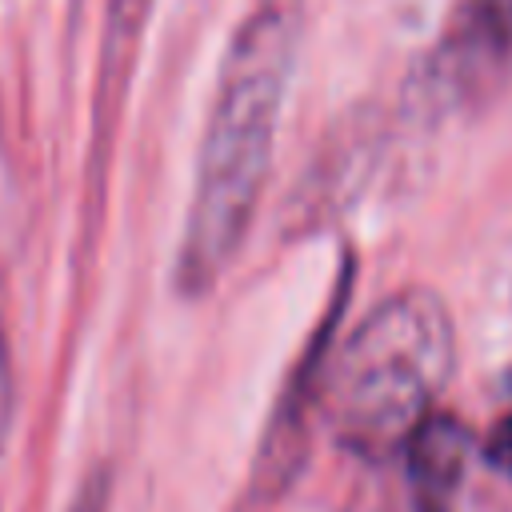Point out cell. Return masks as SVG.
<instances>
[{
	"instance_id": "cell-1",
	"label": "cell",
	"mask_w": 512,
	"mask_h": 512,
	"mask_svg": "<svg viewBox=\"0 0 512 512\" xmlns=\"http://www.w3.org/2000/svg\"><path fill=\"white\" fill-rule=\"evenodd\" d=\"M300 16L304 0H256L232 36L176 256V288L184 296H204L224 276L248 236L272 168V144L296 60Z\"/></svg>"
},
{
	"instance_id": "cell-2",
	"label": "cell",
	"mask_w": 512,
	"mask_h": 512,
	"mask_svg": "<svg viewBox=\"0 0 512 512\" xmlns=\"http://www.w3.org/2000/svg\"><path fill=\"white\" fill-rule=\"evenodd\" d=\"M452 364L456 336L444 300L428 288H404L328 356L316 396L340 444L380 460L432 412Z\"/></svg>"
},
{
	"instance_id": "cell-3",
	"label": "cell",
	"mask_w": 512,
	"mask_h": 512,
	"mask_svg": "<svg viewBox=\"0 0 512 512\" xmlns=\"http://www.w3.org/2000/svg\"><path fill=\"white\" fill-rule=\"evenodd\" d=\"M408 492L416 512H456L476 456L472 428L452 412H428L404 440Z\"/></svg>"
},
{
	"instance_id": "cell-4",
	"label": "cell",
	"mask_w": 512,
	"mask_h": 512,
	"mask_svg": "<svg viewBox=\"0 0 512 512\" xmlns=\"http://www.w3.org/2000/svg\"><path fill=\"white\" fill-rule=\"evenodd\" d=\"M484 460H488L500 476L512 480V416H504V420L492 424V432H488V440H484Z\"/></svg>"
},
{
	"instance_id": "cell-5",
	"label": "cell",
	"mask_w": 512,
	"mask_h": 512,
	"mask_svg": "<svg viewBox=\"0 0 512 512\" xmlns=\"http://www.w3.org/2000/svg\"><path fill=\"white\" fill-rule=\"evenodd\" d=\"M104 504H108V480H104V476H92V480L84 484V492L76 496L72 512H104Z\"/></svg>"
},
{
	"instance_id": "cell-6",
	"label": "cell",
	"mask_w": 512,
	"mask_h": 512,
	"mask_svg": "<svg viewBox=\"0 0 512 512\" xmlns=\"http://www.w3.org/2000/svg\"><path fill=\"white\" fill-rule=\"evenodd\" d=\"M344 512H388V508H344Z\"/></svg>"
},
{
	"instance_id": "cell-7",
	"label": "cell",
	"mask_w": 512,
	"mask_h": 512,
	"mask_svg": "<svg viewBox=\"0 0 512 512\" xmlns=\"http://www.w3.org/2000/svg\"><path fill=\"white\" fill-rule=\"evenodd\" d=\"M508 392H512V372H508Z\"/></svg>"
}]
</instances>
